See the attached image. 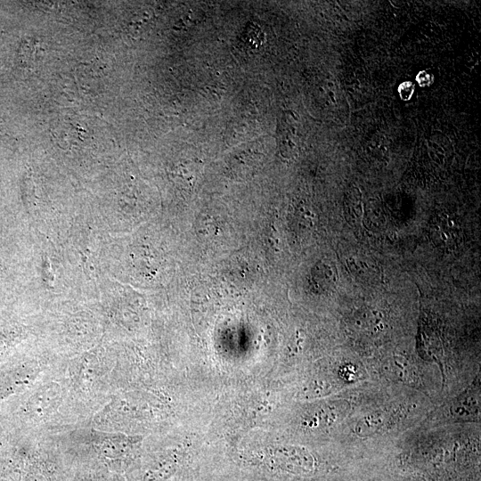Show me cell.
Segmentation results:
<instances>
[{
	"mask_svg": "<svg viewBox=\"0 0 481 481\" xmlns=\"http://www.w3.org/2000/svg\"><path fill=\"white\" fill-rule=\"evenodd\" d=\"M431 233L438 245H455L459 237L458 224L451 217H436L432 224Z\"/></svg>",
	"mask_w": 481,
	"mask_h": 481,
	"instance_id": "cell-1",
	"label": "cell"
},
{
	"mask_svg": "<svg viewBox=\"0 0 481 481\" xmlns=\"http://www.w3.org/2000/svg\"><path fill=\"white\" fill-rule=\"evenodd\" d=\"M59 395V387L56 385L40 388L32 400V405H34L32 409H35V413L38 416L46 414L56 404Z\"/></svg>",
	"mask_w": 481,
	"mask_h": 481,
	"instance_id": "cell-2",
	"label": "cell"
},
{
	"mask_svg": "<svg viewBox=\"0 0 481 481\" xmlns=\"http://www.w3.org/2000/svg\"><path fill=\"white\" fill-rule=\"evenodd\" d=\"M329 267L324 265L318 264L312 272L313 282L319 288H325L330 281L329 274Z\"/></svg>",
	"mask_w": 481,
	"mask_h": 481,
	"instance_id": "cell-3",
	"label": "cell"
},
{
	"mask_svg": "<svg viewBox=\"0 0 481 481\" xmlns=\"http://www.w3.org/2000/svg\"><path fill=\"white\" fill-rule=\"evenodd\" d=\"M414 91L415 85L412 81H404L397 87V92L403 101H409L412 97Z\"/></svg>",
	"mask_w": 481,
	"mask_h": 481,
	"instance_id": "cell-4",
	"label": "cell"
},
{
	"mask_svg": "<svg viewBox=\"0 0 481 481\" xmlns=\"http://www.w3.org/2000/svg\"><path fill=\"white\" fill-rule=\"evenodd\" d=\"M434 79V76L428 73L427 70L420 71L415 77L416 82L421 87L429 86L433 84Z\"/></svg>",
	"mask_w": 481,
	"mask_h": 481,
	"instance_id": "cell-5",
	"label": "cell"
}]
</instances>
